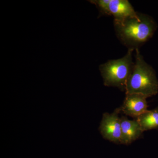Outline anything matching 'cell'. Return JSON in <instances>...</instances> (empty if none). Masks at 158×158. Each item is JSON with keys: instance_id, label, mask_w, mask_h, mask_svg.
Returning <instances> with one entry per match:
<instances>
[{"instance_id": "3", "label": "cell", "mask_w": 158, "mask_h": 158, "mask_svg": "<svg viewBox=\"0 0 158 158\" xmlns=\"http://www.w3.org/2000/svg\"><path fill=\"white\" fill-rule=\"evenodd\" d=\"M134 50L129 49L127 53L123 58L109 60L100 65L99 70L105 86L117 87L125 90L127 83L135 64L132 58Z\"/></svg>"}, {"instance_id": "1", "label": "cell", "mask_w": 158, "mask_h": 158, "mask_svg": "<svg viewBox=\"0 0 158 158\" xmlns=\"http://www.w3.org/2000/svg\"><path fill=\"white\" fill-rule=\"evenodd\" d=\"M117 37L129 49L138 48L152 37L158 27L155 20L147 15L138 13L137 17L129 18L114 23Z\"/></svg>"}, {"instance_id": "5", "label": "cell", "mask_w": 158, "mask_h": 158, "mask_svg": "<svg viewBox=\"0 0 158 158\" xmlns=\"http://www.w3.org/2000/svg\"><path fill=\"white\" fill-rule=\"evenodd\" d=\"M147 98L137 94H126L123 104L119 108L120 112L131 117L138 118L147 111Z\"/></svg>"}, {"instance_id": "9", "label": "cell", "mask_w": 158, "mask_h": 158, "mask_svg": "<svg viewBox=\"0 0 158 158\" xmlns=\"http://www.w3.org/2000/svg\"><path fill=\"white\" fill-rule=\"evenodd\" d=\"M110 1L111 0H91L89 2L96 6L99 12L100 15H111L110 11Z\"/></svg>"}, {"instance_id": "2", "label": "cell", "mask_w": 158, "mask_h": 158, "mask_svg": "<svg viewBox=\"0 0 158 158\" xmlns=\"http://www.w3.org/2000/svg\"><path fill=\"white\" fill-rule=\"evenodd\" d=\"M135 61L125 88L126 94H137L146 98L158 93V80L155 70L144 61L138 48L136 49Z\"/></svg>"}, {"instance_id": "4", "label": "cell", "mask_w": 158, "mask_h": 158, "mask_svg": "<svg viewBox=\"0 0 158 158\" xmlns=\"http://www.w3.org/2000/svg\"><path fill=\"white\" fill-rule=\"evenodd\" d=\"M119 108L112 113H105L101 122L99 130L105 139L117 144H121V127L118 114Z\"/></svg>"}, {"instance_id": "6", "label": "cell", "mask_w": 158, "mask_h": 158, "mask_svg": "<svg viewBox=\"0 0 158 158\" xmlns=\"http://www.w3.org/2000/svg\"><path fill=\"white\" fill-rule=\"evenodd\" d=\"M110 15L114 17V23H119L129 18L137 17L138 12L135 11L127 0H111L110 4Z\"/></svg>"}, {"instance_id": "8", "label": "cell", "mask_w": 158, "mask_h": 158, "mask_svg": "<svg viewBox=\"0 0 158 158\" xmlns=\"http://www.w3.org/2000/svg\"><path fill=\"white\" fill-rule=\"evenodd\" d=\"M143 131L158 128V108L146 112L136 118Z\"/></svg>"}, {"instance_id": "7", "label": "cell", "mask_w": 158, "mask_h": 158, "mask_svg": "<svg viewBox=\"0 0 158 158\" xmlns=\"http://www.w3.org/2000/svg\"><path fill=\"white\" fill-rule=\"evenodd\" d=\"M121 144H129L141 136L143 131L137 119L130 120L123 116L120 118Z\"/></svg>"}]
</instances>
